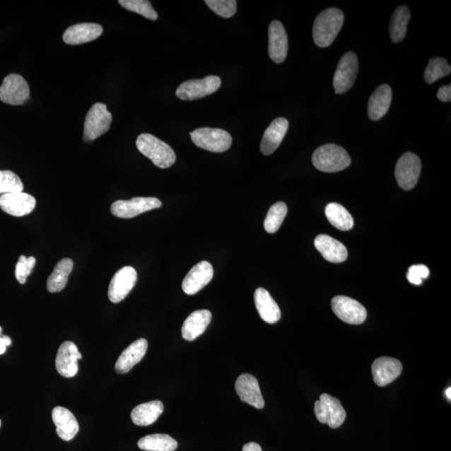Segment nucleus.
Here are the masks:
<instances>
[{
	"label": "nucleus",
	"instance_id": "obj_1",
	"mask_svg": "<svg viewBox=\"0 0 451 451\" xmlns=\"http://www.w3.org/2000/svg\"><path fill=\"white\" fill-rule=\"evenodd\" d=\"M344 21V13L337 8L322 11L312 26V38L320 48L329 47L341 30Z\"/></svg>",
	"mask_w": 451,
	"mask_h": 451
},
{
	"label": "nucleus",
	"instance_id": "obj_2",
	"mask_svg": "<svg viewBox=\"0 0 451 451\" xmlns=\"http://www.w3.org/2000/svg\"><path fill=\"white\" fill-rule=\"evenodd\" d=\"M136 147L141 154L149 158L159 168H171L176 162V153L172 147L158 137L147 133L137 137Z\"/></svg>",
	"mask_w": 451,
	"mask_h": 451
},
{
	"label": "nucleus",
	"instance_id": "obj_3",
	"mask_svg": "<svg viewBox=\"0 0 451 451\" xmlns=\"http://www.w3.org/2000/svg\"><path fill=\"white\" fill-rule=\"evenodd\" d=\"M315 167L323 172H338L351 164V156L343 147L326 144L317 148L312 156Z\"/></svg>",
	"mask_w": 451,
	"mask_h": 451
},
{
	"label": "nucleus",
	"instance_id": "obj_4",
	"mask_svg": "<svg viewBox=\"0 0 451 451\" xmlns=\"http://www.w3.org/2000/svg\"><path fill=\"white\" fill-rule=\"evenodd\" d=\"M192 141L201 149L211 153L227 151L233 144V138L228 131L218 128H199L190 133Z\"/></svg>",
	"mask_w": 451,
	"mask_h": 451
},
{
	"label": "nucleus",
	"instance_id": "obj_5",
	"mask_svg": "<svg viewBox=\"0 0 451 451\" xmlns=\"http://www.w3.org/2000/svg\"><path fill=\"white\" fill-rule=\"evenodd\" d=\"M112 115L103 103H95L86 115L84 124L85 141H92L105 134L112 126Z\"/></svg>",
	"mask_w": 451,
	"mask_h": 451
},
{
	"label": "nucleus",
	"instance_id": "obj_6",
	"mask_svg": "<svg viewBox=\"0 0 451 451\" xmlns=\"http://www.w3.org/2000/svg\"><path fill=\"white\" fill-rule=\"evenodd\" d=\"M315 413L321 424H328L332 429L341 426L346 418V411L339 400L328 394L320 395L315 402Z\"/></svg>",
	"mask_w": 451,
	"mask_h": 451
},
{
	"label": "nucleus",
	"instance_id": "obj_7",
	"mask_svg": "<svg viewBox=\"0 0 451 451\" xmlns=\"http://www.w3.org/2000/svg\"><path fill=\"white\" fill-rule=\"evenodd\" d=\"M222 84L218 76H209L201 80H190L179 86L176 95L182 100H196L213 94Z\"/></svg>",
	"mask_w": 451,
	"mask_h": 451
},
{
	"label": "nucleus",
	"instance_id": "obj_8",
	"mask_svg": "<svg viewBox=\"0 0 451 451\" xmlns=\"http://www.w3.org/2000/svg\"><path fill=\"white\" fill-rule=\"evenodd\" d=\"M421 172L420 158L416 154L407 153L398 160L394 175L399 187L409 191L417 185Z\"/></svg>",
	"mask_w": 451,
	"mask_h": 451
},
{
	"label": "nucleus",
	"instance_id": "obj_9",
	"mask_svg": "<svg viewBox=\"0 0 451 451\" xmlns=\"http://www.w3.org/2000/svg\"><path fill=\"white\" fill-rule=\"evenodd\" d=\"M358 71L357 55L348 52L340 59L334 76L333 85L336 94H344L351 88Z\"/></svg>",
	"mask_w": 451,
	"mask_h": 451
},
{
	"label": "nucleus",
	"instance_id": "obj_10",
	"mask_svg": "<svg viewBox=\"0 0 451 451\" xmlns=\"http://www.w3.org/2000/svg\"><path fill=\"white\" fill-rule=\"evenodd\" d=\"M162 201L156 197H134L131 200H119L110 206V211L119 218H133L151 210L160 209Z\"/></svg>",
	"mask_w": 451,
	"mask_h": 451
},
{
	"label": "nucleus",
	"instance_id": "obj_11",
	"mask_svg": "<svg viewBox=\"0 0 451 451\" xmlns=\"http://www.w3.org/2000/svg\"><path fill=\"white\" fill-rule=\"evenodd\" d=\"M30 90L27 81L17 74L4 78L0 86V100L11 105H24L30 99Z\"/></svg>",
	"mask_w": 451,
	"mask_h": 451
},
{
	"label": "nucleus",
	"instance_id": "obj_12",
	"mask_svg": "<svg viewBox=\"0 0 451 451\" xmlns=\"http://www.w3.org/2000/svg\"><path fill=\"white\" fill-rule=\"evenodd\" d=\"M331 305L334 314L345 323L358 325L363 324L366 320L365 308L351 298L334 297Z\"/></svg>",
	"mask_w": 451,
	"mask_h": 451
},
{
	"label": "nucleus",
	"instance_id": "obj_13",
	"mask_svg": "<svg viewBox=\"0 0 451 451\" xmlns=\"http://www.w3.org/2000/svg\"><path fill=\"white\" fill-rule=\"evenodd\" d=\"M137 281V273L131 266L118 270L110 281L108 297L110 302L117 303L124 300L134 288Z\"/></svg>",
	"mask_w": 451,
	"mask_h": 451
},
{
	"label": "nucleus",
	"instance_id": "obj_14",
	"mask_svg": "<svg viewBox=\"0 0 451 451\" xmlns=\"http://www.w3.org/2000/svg\"><path fill=\"white\" fill-rule=\"evenodd\" d=\"M36 201L25 192L8 193L0 196V209L13 217H24L33 211Z\"/></svg>",
	"mask_w": 451,
	"mask_h": 451
},
{
	"label": "nucleus",
	"instance_id": "obj_15",
	"mask_svg": "<svg viewBox=\"0 0 451 451\" xmlns=\"http://www.w3.org/2000/svg\"><path fill=\"white\" fill-rule=\"evenodd\" d=\"M213 274V268L210 262H200L199 264L193 266L184 279L182 282L184 293L188 295H194L211 282Z\"/></svg>",
	"mask_w": 451,
	"mask_h": 451
},
{
	"label": "nucleus",
	"instance_id": "obj_16",
	"mask_svg": "<svg viewBox=\"0 0 451 451\" xmlns=\"http://www.w3.org/2000/svg\"><path fill=\"white\" fill-rule=\"evenodd\" d=\"M82 358V354L76 345L71 341H66L61 345L55 360V367L59 375L66 378L76 376L79 367L78 361Z\"/></svg>",
	"mask_w": 451,
	"mask_h": 451
},
{
	"label": "nucleus",
	"instance_id": "obj_17",
	"mask_svg": "<svg viewBox=\"0 0 451 451\" xmlns=\"http://www.w3.org/2000/svg\"><path fill=\"white\" fill-rule=\"evenodd\" d=\"M288 40L286 30L279 20L271 22L269 28V54L275 63H283L287 58Z\"/></svg>",
	"mask_w": 451,
	"mask_h": 451
},
{
	"label": "nucleus",
	"instance_id": "obj_18",
	"mask_svg": "<svg viewBox=\"0 0 451 451\" xmlns=\"http://www.w3.org/2000/svg\"><path fill=\"white\" fill-rule=\"evenodd\" d=\"M403 365L397 358L381 357L372 365L373 379L380 387L387 385L402 375Z\"/></svg>",
	"mask_w": 451,
	"mask_h": 451
},
{
	"label": "nucleus",
	"instance_id": "obj_19",
	"mask_svg": "<svg viewBox=\"0 0 451 451\" xmlns=\"http://www.w3.org/2000/svg\"><path fill=\"white\" fill-rule=\"evenodd\" d=\"M235 389L242 402L259 409L264 407V399L261 393L259 381L254 376L250 374L241 375L235 384Z\"/></svg>",
	"mask_w": 451,
	"mask_h": 451
},
{
	"label": "nucleus",
	"instance_id": "obj_20",
	"mask_svg": "<svg viewBox=\"0 0 451 451\" xmlns=\"http://www.w3.org/2000/svg\"><path fill=\"white\" fill-rule=\"evenodd\" d=\"M102 33V26L95 23H83L68 28L63 35V40L67 45H81L98 39Z\"/></svg>",
	"mask_w": 451,
	"mask_h": 451
},
{
	"label": "nucleus",
	"instance_id": "obj_21",
	"mask_svg": "<svg viewBox=\"0 0 451 451\" xmlns=\"http://www.w3.org/2000/svg\"><path fill=\"white\" fill-rule=\"evenodd\" d=\"M288 126V119L283 117L275 119L270 124V126L266 129L261 141L260 149L262 154L269 156L278 149L287 134Z\"/></svg>",
	"mask_w": 451,
	"mask_h": 451
},
{
	"label": "nucleus",
	"instance_id": "obj_22",
	"mask_svg": "<svg viewBox=\"0 0 451 451\" xmlns=\"http://www.w3.org/2000/svg\"><path fill=\"white\" fill-rule=\"evenodd\" d=\"M52 420L57 426V435L64 441L73 440L79 432V423L66 408L55 407L52 411Z\"/></svg>",
	"mask_w": 451,
	"mask_h": 451
},
{
	"label": "nucleus",
	"instance_id": "obj_23",
	"mask_svg": "<svg viewBox=\"0 0 451 451\" xmlns=\"http://www.w3.org/2000/svg\"><path fill=\"white\" fill-rule=\"evenodd\" d=\"M148 343L145 339H140L133 342L122 352L116 363L117 374H127L133 367L140 363L146 356Z\"/></svg>",
	"mask_w": 451,
	"mask_h": 451
},
{
	"label": "nucleus",
	"instance_id": "obj_24",
	"mask_svg": "<svg viewBox=\"0 0 451 451\" xmlns=\"http://www.w3.org/2000/svg\"><path fill=\"white\" fill-rule=\"evenodd\" d=\"M315 246L324 259L334 264H339L347 259L348 250L343 243L328 235H320L315 238Z\"/></svg>",
	"mask_w": 451,
	"mask_h": 451
},
{
	"label": "nucleus",
	"instance_id": "obj_25",
	"mask_svg": "<svg viewBox=\"0 0 451 451\" xmlns=\"http://www.w3.org/2000/svg\"><path fill=\"white\" fill-rule=\"evenodd\" d=\"M392 101V90L388 85H381L370 96L368 103V116L372 121H379L383 118Z\"/></svg>",
	"mask_w": 451,
	"mask_h": 451
},
{
	"label": "nucleus",
	"instance_id": "obj_26",
	"mask_svg": "<svg viewBox=\"0 0 451 451\" xmlns=\"http://www.w3.org/2000/svg\"><path fill=\"white\" fill-rule=\"evenodd\" d=\"M211 320V314L209 310H197L192 312L182 325L183 339L187 341H193L205 332Z\"/></svg>",
	"mask_w": 451,
	"mask_h": 451
},
{
	"label": "nucleus",
	"instance_id": "obj_27",
	"mask_svg": "<svg viewBox=\"0 0 451 451\" xmlns=\"http://www.w3.org/2000/svg\"><path fill=\"white\" fill-rule=\"evenodd\" d=\"M254 302L257 312L266 323L273 324L281 319V310L278 303L266 289L257 288L254 293Z\"/></svg>",
	"mask_w": 451,
	"mask_h": 451
},
{
	"label": "nucleus",
	"instance_id": "obj_28",
	"mask_svg": "<svg viewBox=\"0 0 451 451\" xmlns=\"http://www.w3.org/2000/svg\"><path fill=\"white\" fill-rule=\"evenodd\" d=\"M164 411L163 402L153 400L148 403L139 404L131 411V420L138 426L153 425L162 415Z\"/></svg>",
	"mask_w": 451,
	"mask_h": 451
},
{
	"label": "nucleus",
	"instance_id": "obj_29",
	"mask_svg": "<svg viewBox=\"0 0 451 451\" xmlns=\"http://www.w3.org/2000/svg\"><path fill=\"white\" fill-rule=\"evenodd\" d=\"M73 266L74 262L71 259H63L55 265L53 273L47 281L49 292L59 293L66 288Z\"/></svg>",
	"mask_w": 451,
	"mask_h": 451
},
{
	"label": "nucleus",
	"instance_id": "obj_30",
	"mask_svg": "<svg viewBox=\"0 0 451 451\" xmlns=\"http://www.w3.org/2000/svg\"><path fill=\"white\" fill-rule=\"evenodd\" d=\"M411 11L407 6H399L393 13L390 24L391 40L394 44L406 38L407 26L411 20Z\"/></svg>",
	"mask_w": 451,
	"mask_h": 451
},
{
	"label": "nucleus",
	"instance_id": "obj_31",
	"mask_svg": "<svg viewBox=\"0 0 451 451\" xmlns=\"http://www.w3.org/2000/svg\"><path fill=\"white\" fill-rule=\"evenodd\" d=\"M325 215L330 224L341 231H348L353 227L351 214L342 205L334 202L327 205Z\"/></svg>",
	"mask_w": 451,
	"mask_h": 451
},
{
	"label": "nucleus",
	"instance_id": "obj_32",
	"mask_svg": "<svg viewBox=\"0 0 451 451\" xmlns=\"http://www.w3.org/2000/svg\"><path fill=\"white\" fill-rule=\"evenodd\" d=\"M141 450L146 451H174L178 446L177 440L165 434L146 435L138 441Z\"/></svg>",
	"mask_w": 451,
	"mask_h": 451
},
{
	"label": "nucleus",
	"instance_id": "obj_33",
	"mask_svg": "<svg viewBox=\"0 0 451 451\" xmlns=\"http://www.w3.org/2000/svg\"><path fill=\"white\" fill-rule=\"evenodd\" d=\"M450 72L451 67L445 59L431 58L425 71V81L427 84H433L434 82L450 75Z\"/></svg>",
	"mask_w": 451,
	"mask_h": 451
},
{
	"label": "nucleus",
	"instance_id": "obj_34",
	"mask_svg": "<svg viewBox=\"0 0 451 451\" xmlns=\"http://www.w3.org/2000/svg\"><path fill=\"white\" fill-rule=\"evenodd\" d=\"M287 214L288 206L284 202L279 201L271 206L264 221L266 232L269 233L277 232Z\"/></svg>",
	"mask_w": 451,
	"mask_h": 451
},
{
	"label": "nucleus",
	"instance_id": "obj_35",
	"mask_svg": "<svg viewBox=\"0 0 451 451\" xmlns=\"http://www.w3.org/2000/svg\"><path fill=\"white\" fill-rule=\"evenodd\" d=\"M118 3L127 11L139 13L150 20L155 21L158 18V13L147 0H119Z\"/></svg>",
	"mask_w": 451,
	"mask_h": 451
},
{
	"label": "nucleus",
	"instance_id": "obj_36",
	"mask_svg": "<svg viewBox=\"0 0 451 451\" xmlns=\"http://www.w3.org/2000/svg\"><path fill=\"white\" fill-rule=\"evenodd\" d=\"M24 190V184L16 173L11 171H0V194L21 192Z\"/></svg>",
	"mask_w": 451,
	"mask_h": 451
},
{
	"label": "nucleus",
	"instance_id": "obj_37",
	"mask_svg": "<svg viewBox=\"0 0 451 451\" xmlns=\"http://www.w3.org/2000/svg\"><path fill=\"white\" fill-rule=\"evenodd\" d=\"M205 3L218 16L229 18L237 11L236 0H206Z\"/></svg>",
	"mask_w": 451,
	"mask_h": 451
},
{
	"label": "nucleus",
	"instance_id": "obj_38",
	"mask_svg": "<svg viewBox=\"0 0 451 451\" xmlns=\"http://www.w3.org/2000/svg\"><path fill=\"white\" fill-rule=\"evenodd\" d=\"M36 264V259L34 257H26L21 255L16 264V277L18 283L25 284L28 276L30 275L32 270Z\"/></svg>",
	"mask_w": 451,
	"mask_h": 451
},
{
	"label": "nucleus",
	"instance_id": "obj_39",
	"mask_svg": "<svg viewBox=\"0 0 451 451\" xmlns=\"http://www.w3.org/2000/svg\"><path fill=\"white\" fill-rule=\"evenodd\" d=\"M430 276V269L426 265H413L409 269L407 279L409 283L415 285H421L423 279Z\"/></svg>",
	"mask_w": 451,
	"mask_h": 451
},
{
	"label": "nucleus",
	"instance_id": "obj_40",
	"mask_svg": "<svg viewBox=\"0 0 451 451\" xmlns=\"http://www.w3.org/2000/svg\"><path fill=\"white\" fill-rule=\"evenodd\" d=\"M437 98L443 102H450L451 100V86H444L440 87L437 92Z\"/></svg>",
	"mask_w": 451,
	"mask_h": 451
},
{
	"label": "nucleus",
	"instance_id": "obj_41",
	"mask_svg": "<svg viewBox=\"0 0 451 451\" xmlns=\"http://www.w3.org/2000/svg\"><path fill=\"white\" fill-rule=\"evenodd\" d=\"M2 328L0 327V356L6 351V348L11 345V339L8 336H2Z\"/></svg>",
	"mask_w": 451,
	"mask_h": 451
},
{
	"label": "nucleus",
	"instance_id": "obj_42",
	"mask_svg": "<svg viewBox=\"0 0 451 451\" xmlns=\"http://www.w3.org/2000/svg\"><path fill=\"white\" fill-rule=\"evenodd\" d=\"M242 451H262L261 446L255 443H250L243 446Z\"/></svg>",
	"mask_w": 451,
	"mask_h": 451
},
{
	"label": "nucleus",
	"instance_id": "obj_43",
	"mask_svg": "<svg viewBox=\"0 0 451 451\" xmlns=\"http://www.w3.org/2000/svg\"><path fill=\"white\" fill-rule=\"evenodd\" d=\"M445 395L449 399H451V388H448L445 390Z\"/></svg>",
	"mask_w": 451,
	"mask_h": 451
},
{
	"label": "nucleus",
	"instance_id": "obj_44",
	"mask_svg": "<svg viewBox=\"0 0 451 451\" xmlns=\"http://www.w3.org/2000/svg\"><path fill=\"white\" fill-rule=\"evenodd\" d=\"M0 427H1V421H0Z\"/></svg>",
	"mask_w": 451,
	"mask_h": 451
}]
</instances>
